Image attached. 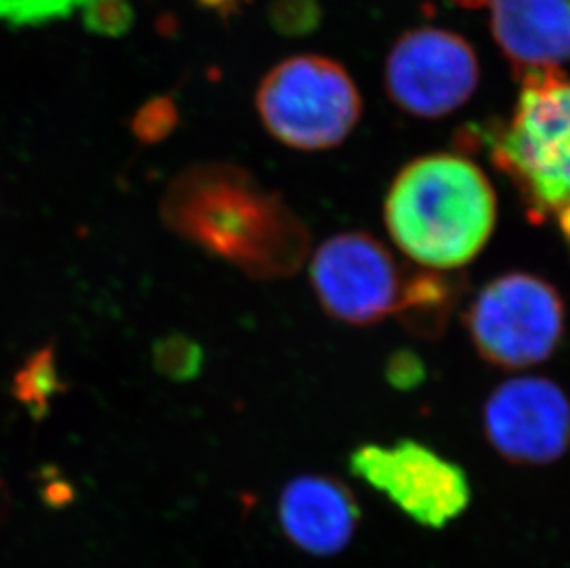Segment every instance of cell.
Returning a JSON list of instances; mask_svg holds the SVG:
<instances>
[{
    "label": "cell",
    "instance_id": "cell-17",
    "mask_svg": "<svg viewBox=\"0 0 570 568\" xmlns=\"http://www.w3.org/2000/svg\"><path fill=\"white\" fill-rule=\"evenodd\" d=\"M87 32L100 38H122L134 28L135 10L129 0H87L81 6Z\"/></svg>",
    "mask_w": 570,
    "mask_h": 568
},
{
    "label": "cell",
    "instance_id": "cell-1",
    "mask_svg": "<svg viewBox=\"0 0 570 568\" xmlns=\"http://www.w3.org/2000/svg\"><path fill=\"white\" fill-rule=\"evenodd\" d=\"M168 229L257 280L291 274L307 252V231L255 177L233 165L181 172L161 199Z\"/></svg>",
    "mask_w": 570,
    "mask_h": 568
},
{
    "label": "cell",
    "instance_id": "cell-3",
    "mask_svg": "<svg viewBox=\"0 0 570 568\" xmlns=\"http://www.w3.org/2000/svg\"><path fill=\"white\" fill-rule=\"evenodd\" d=\"M521 95L508 123L490 134L491 159L527 202L532 218L556 221L570 238V76L519 72Z\"/></svg>",
    "mask_w": 570,
    "mask_h": 568
},
{
    "label": "cell",
    "instance_id": "cell-4",
    "mask_svg": "<svg viewBox=\"0 0 570 568\" xmlns=\"http://www.w3.org/2000/svg\"><path fill=\"white\" fill-rule=\"evenodd\" d=\"M255 102L268 134L302 151L342 145L362 115L355 80L327 56L283 59L264 76Z\"/></svg>",
    "mask_w": 570,
    "mask_h": 568
},
{
    "label": "cell",
    "instance_id": "cell-19",
    "mask_svg": "<svg viewBox=\"0 0 570 568\" xmlns=\"http://www.w3.org/2000/svg\"><path fill=\"white\" fill-rule=\"evenodd\" d=\"M451 2L460 6L463 10H482L490 6L491 0H451Z\"/></svg>",
    "mask_w": 570,
    "mask_h": 568
},
{
    "label": "cell",
    "instance_id": "cell-10",
    "mask_svg": "<svg viewBox=\"0 0 570 568\" xmlns=\"http://www.w3.org/2000/svg\"><path fill=\"white\" fill-rule=\"evenodd\" d=\"M277 519L294 547L316 558H331L350 547L361 522V508L338 478L302 474L283 489Z\"/></svg>",
    "mask_w": 570,
    "mask_h": 568
},
{
    "label": "cell",
    "instance_id": "cell-18",
    "mask_svg": "<svg viewBox=\"0 0 570 568\" xmlns=\"http://www.w3.org/2000/svg\"><path fill=\"white\" fill-rule=\"evenodd\" d=\"M205 10L215 11L218 16L227 17L237 13L248 0H196Z\"/></svg>",
    "mask_w": 570,
    "mask_h": 568
},
{
    "label": "cell",
    "instance_id": "cell-15",
    "mask_svg": "<svg viewBox=\"0 0 570 568\" xmlns=\"http://www.w3.org/2000/svg\"><path fill=\"white\" fill-rule=\"evenodd\" d=\"M87 0H0V22L10 27H41L72 16Z\"/></svg>",
    "mask_w": 570,
    "mask_h": 568
},
{
    "label": "cell",
    "instance_id": "cell-12",
    "mask_svg": "<svg viewBox=\"0 0 570 568\" xmlns=\"http://www.w3.org/2000/svg\"><path fill=\"white\" fill-rule=\"evenodd\" d=\"M454 303V286L440 272L426 270L410 275L399 316L412 331L438 333Z\"/></svg>",
    "mask_w": 570,
    "mask_h": 568
},
{
    "label": "cell",
    "instance_id": "cell-9",
    "mask_svg": "<svg viewBox=\"0 0 570 568\" xmlns=\"http://www.w3.org/2000/svg\"><path fill=\"white\" fill-rule=\"evenodd\" d=\"M485 440L515 466H547L570 449V401L556 382L517 376L502 382L484 407Z\"/></svg>",
    "mask_w": 570,
    "mask_h": 568
},
{
    "label": "cell",
    "instance_id": "cell-6",
    "mask_svg": "<svg viewBox=\"0 0 570 568\" xmlns=\"http://www.w3.org/2000/svg\"><path fill=\"white\" fill-rule=\"evenodd\" d=\"M350 471L431 530H443L471 505V483L462 467L420 441L361 445L351 452Z\"/></svg>",
    "mask_w": 570,
    "mask_h": 568
},
{
    "label": "cell",
    "instance_id": "cell-7",
    "mask_svg": "<svg viewBox=\"0 0 570 568\" xmlns=\"http://www.w3.org/2000/svg\"><path fill=\"white\" fill-rule=\"evenodd\" d=\"M409 277L382 242L356 231L331 236L311 261V283L323 311L356 327L399 314Z\"/></svg>",
    "mask_w": 570,
    "mask_h": 568
},
{
    "label": "cell",
    "instance_id": "cell-11",
    "mask_svg": "<svg viewBox=\"0 0 570 568\" xmlns=\"http://www.w3.org/2000/svg\"><path fill=\"white\" fill-rule=\"evenodd\" d=\"M491 33L515 75L570 61V0H491Z\"/></svg>",
    "mask_w": 570,
    "mask_h": 568
},
{
    "label": "cell",
    "instance_id": "cell-5",
    "mask_svg": "<svg viewBox=\"0 0 570 568\" xmlns=\"http://www.w3.org/2000/svg\"><path fill=\"white\" fill-rule=\"evenodd\" d=\"M468 331L480 356L504 370H527L554 354L566 331L558 290L538 275H501L468 312Z\"/></svg>",
    "mask_w": 570,
    "mask_h": 568
},
{
    "label": "cell",
    "instance_id": "cell-13",
    "mask_svg": "<svg viewBox=\"0 0 570 568\" xmlns=\"http://www.w3.org/2000/svg\"><path fill=\"white\" fill-rule=\"evenodd\" d=\"M63 388L56 368L55 347L47 345L24 360L21 370L13 376L11 393L33 418L39 419L49 412L50 402Z\"/></svg>",
    "mask_w": 570,
    "mask_h": 568
},
{
    "label": "cell",
    "instance_id": "cell-8",
    "mask_svg": "<svg viewBox=\"0 0 570 568\" xmlns=\"http://www.w3.org/2000/svg\"><path fill=\"white\" fill-rule=\"evenodd\" d=\"M480 81L473 45L445 28L420 27L395 41L384 65L387 97L404 114L440 118L462 108Z\"/></svg>",
    "mask_w": 570,
    "mask_h": 568
},
{
    "label": "cell",
    "instance_id": "cell-16",
    "mask_svg": "<svg viewBox=\"0 0 570 568\" xmlns=\"http://www.w3.org/2000/svg\"><path fill=\"white\" fill-rule=\"evenodd\" d=\"M178 106L173 97H154L140 106L139 111L131 118V134L142 145H157L174 134L178 126Z\"/></svg>",
    "mask_w": 570,
    "mask_h": 568
},
{
    "label": "cell",
    "instance_id": "cell-2",
    "mask_svg": "<svg viewBox=\"0 0 570 568\" xmlns=\"http://www.w3.org/2000/svg\"><path fill=\"white\" fill-rule=\"evenodd\" d=\"M384 224L395 246L421 268L451 272L479 257L490 242L497 194L469 157H417L393 179Z\"/></svg>",
    "mask_w": 570,
    "mask_h": 568
},
{
    "label": "cell",
    "instance_id": "cell-14",
    "mask_svg": "<svg viewBox=\"0 0 570 568\" xmlns=\"http://www.w3.org/2000/svg\"><path fill=\"white\" fill-rule=\"evenodd\" d=\"M154 368L168 381L189 382L202 373L204 349L185 334H168L151 351Z\"/></svg>",
    "mask_w": 570,
    "mask_h": 568
}]
</instances>
